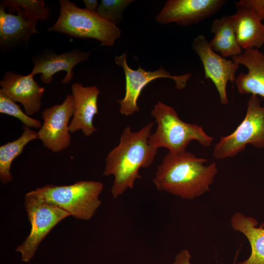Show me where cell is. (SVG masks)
Returning a JSON list of instances; mask_svg holds the SVG:
<instances>
[{
    "mask_svg": "<svg viewBox=\"0 0 264 264\" xmlns=\"http://www.w3.org/2000/svg\"><path fill=\"white\" fill-rule=\"evenodd\" d=\"M153 126L154 122L149 123L137 132L127 126L118 145L107 155L103 174L114 176L110 192L114 198L132 189L135 180L141 178L140 169L148 168L154 161L157 149L148 142Z\"/></svg>",
    "mask_w": 264,
    "mask_h": 264,
    "instance_id": "6da1fadb",
    "label": "cell"
},
{
    "mask_svg": "<svg viewBox=\"0 0 264 264\" xmlns=\"http://www.w3.org/2000/svg\"><path fill=\"white\" fill-rule=\"evenodd\" d=\"M207 161L190 152H169L157 167L154 183L158 191L194 199L210 190L217 173L216 163L205 165Z\"/></svg>",
    "mask_w": 264,
    "mask_h": 264,
    "instance_id": "7a4b0ae2",
    "label": "cell"
},
{
    "mask_svg": "<svg viewBox=\"0 0 264 264\" xmlns=\"http://www.w3.org/2000/svg\"><path fill=\"white\" fill-rule=\"evenodd\" d=\"M59 3V16L47 31L76 38L94 39L106 46L113 45L115 41L121 36L120 28L97 11L79 8L69 0H60Z\"/></svg>",
    "mask_w": 264,
    "mask_h": 264,
    "instance_id": "3957f363",
    "label": "cell"
},
{
    "mask_svg": "<svg viewBox=\"0 0 264 264\" xmlns=\"http://www.w3.org/2000/svg\"><path fill=\"white\" fill-rule=\"evenodd\" d=\"M151 114L157 124L156 130L151 133L148 142L153 147L165 148L169 152L180 153L186 151L189 143L198 141L201 145L209 147L214 138L207 134L202 127L184 122L171 107L160 101L151 110Z\"/></svg>",
    "mask_w": 264,
    "mask_h": 264,
    "instance_id": "277c9868",
    "label": "cell"
},
{
    "mask_svg": "<svg viewBox=\"0 0 264 264\" xmlns=\"http://www.w3.org/2000/svg\"><path fill=\"white\" fill-rule=\"evenodd\" d=\"M103 184L93 180H81L69 185L46 184L25 195L54 204L77 219L89 220L102 203L99 196Z\"/></svg>",
    "mask_w": 264,
    "mask_h": 264,
    "instance_id": "5b68a950",
    "label": "cell"
},
{
    "mask_svg": "<svg viewBox=\"0 0 264 264\" xmlns=\"http://www.w3.org/2000/svg\"><path fill=\"white\" fill-rule=\"evenodd\" d=\"M247 144L264 148V106H261L255 95H251L249 98L242 121L231 134L220 137L214 148L213 155L218 159L234 157Z\"/></svg>",
    "mask_w": 264,
    "mask_h": 264,
    "instance_id": "8992f818",
    "label": "cell"
},
{
    "mask_svg": "<svg viewBox=\"0 0 264 264\" xmlns=\"http://www.w3.org/2000/svg\"><path fill=\"white\" fill-rule=\"evenodd\" d=\"M24 207L31 224V230L15 251L21 254L22 262L28 263L50 231L60 221L71 215L54 204L27 195L25 196Z\"/></svg>",
    "mask_w": 264,
    "mask_h": 264,
    "instance_id": "52a82bcc",
    "label": "cell"
},
{
    "mask_svg": "<svg viewBox=\"0 0 264 264\" xmlns=\"http://www.w3.org/2000/svg\"><path fill=\"white\" fill-rule=\"evenodd\" d=\"M114 62L117 66L122 67L125 75V95L123 99L117 100L120 105L119 112L125 116L132 115L140 110L137 104L138 98L143 88L151 81L158 78H170L175 81L177 89H182L191 76V73L172 75L165 70L163 66L154 71H146L140 66L137 70H133L127 64L126 52L116 56Z\"/></svg>",
    "mask_w": 264,
    "mask_h": 264,
    "instance_id": "ba28073f",
    "label": "cell"
},
{
    "mask_svg": "<svg viewBox=\"0 0 264 264\" xmlns=\"http://www.w3.org/2000/svg\"><path fill=\"white\" fill-rule=\"evenodd\" d=\"M75 109L72 95H67L62 104L44 110L42 113L44 120L38 135L43 145L54 153L67 148L71 143L69 121Z\"/></svg>",
    "mask_w": 264,
    "mask_h": 264,
    "instance_id": "9c48e42d",
    "label": "cell"
},
{
    "mask_svg": "<svg viewBox=\"0 0 264 264\" xmlns=\"http://www.w3.org/2000/svg\"><path fill=\"white\" fill-rule=\"evenodd\" d=\"M191 45L202 64L205 77L211 79L215 86L221 104H227V84L228 82H235L240 65L216 53L204 35L200 34L196 37Z\"/></svg>",
    "mask_w": 264,
    "mask_h": 264,
    "instance_id": "30bf717a",
    "label": "cell"
},
{
    "mask_svg": "<svg viewBox=\"0 0 264 264\" xmlns=\"http://www.w3.org/2000/svg\"><path fill=\"white\" fill-rule=\"evenodd\" d=\"M227 2L226 0H169L155 20L160 24L175 22L187 26L215 14Z\"/></svg>",
    "mask_w": 264,
    "mask_h": 264,
    "instance_id": "8fae6325",
    "label": "cell"
},
{
    "mask_svg": "<svg viewBox=\"0 0 264 264\" xmlns=\"http://www.w3.org/2000/svg\"><path fill=\"white\" fill-rule=\"evenodd\" d=\"M90 54V52L84 51L77 48L59 54L52 50L44 49L32 57L33 67L31 73L34 75L41 73V82L49 84L54 74L65 71L66 74L61 83L67 84L73 77V69L75 66L87 60Z\"/></svg>",
    "mask_w": 264,
    "mask_h": 264,
    "instance_id": "7c38bea8",
    "label": "cell"
},
{
    "mask_svg": "<svg viewBox=\"0 0 264 264\" xmlns=\"http://www.w3.org/2000/svg\"><path fill=\"white\" fill-rule=\"evenodd\" d=\"M35 75H27L5 71L0 82V92L19 102L24 112L32 115L38 112L42 106V99L45 91L34 80Z\"/></svg>",
    "mask_w": 264,
    "mask_h": 264,
    "instance_id": "4fadbf2b",
    "label": "cell"
},
{
    "mask_svg": "<svg viewBox=\"0 0 264 264\" xmlns=\"http://www.w3.org/2000/svg\"><path fill=\"white\" fill-rule=\"evenodd\" d=\"M75 104L74 114L69 124L70 132L81 130L88 137L97 131L93 126V118L98 113L97 100L100 91L97 86L84 87L74 83L71 86Z\"/></svg>",
    "mask_w": 264,
    "mask_h": 264,
    "instance_id": "5bb4252c",
    "label": "cell"
},
{
    "mask_svg": "<svg viewBox=\"0 0 264 264\" xmlns=\"http://www.w3.org/2000/svg\"><path fill=\"white\" fill-rule=\"evenodd\" d=\"M231 59L248 69L247 73H240L235 80L239 92L264 98V54L257 49L250 48Z\"/></svg>",
    "mask_w": 264,
    "mask_h": 264,
    "instance_id": "9a60e30c",
    "label": "cell"
},
{
    "mask_svg": "<svg viewBox=\"0 0 264 264\" xmlns=\"http://www.w3.org/2000/svg\"><path fill=\"white\" fill-rule=\"evenodd\" d=\"M17 14L6 13L5 7L0 5V48L2 50L25 47L31 36L39 32L37 21L26 20L21 12Z\"/></svg>",
    "mask_w": 264,
    "mask_h": 264,
    "instance_id": "2e32d148",
    "label": "cell"
},
{
    "mask_svg": "<svg viewBox=\"0 0 264 264\" xmlns=\"http://www.w3.org/2000/svg\"><path fill=\"white\" fill-rule=\"evenodd\" d=\"M237 12L232 15L237 40L244 50L264 44V24L254 11L243 0L235 2Z\"/></svg>",
    "mask_w": 264,
    "mask_h": 264,
    "instance_id": "e0dca14e",
    "label": "cell"
},
{
    "mask_svg": "<svg viewBox=\"0 0 264 264\" xmlns=\"http://www.w3.org/2000/svg\"><path fill=\"white\" fill-rule=\"evenodd\" d=\"M258 221L250 217L236 213L231 219L233 229L243 234L251 245V252L246 260L234 264H264V227H258Z\"/></svg>",
    "mask_w": 264,
    "mask_h": 264,
    "instance_id": "ac0fdd59",
    "label": "cell"
},
{
    "mask_svg": "<svg viewBox=\"0 0 264 264\" xmlns=\"http://www.w3.org/2000/svg\"><path fill=\"white\" fill-rule=\"evenodd\" d=\"M210 31L214 36L209 41L210 45L221 57L231 58L242 53L237 40L232 16L226 15L214 20Z\"/></svg>",
    "mask_w": 264,
    "mask_h": 264,
    "instance_id": "d6986e66",
    "label": "cell"
},
{
    "mask_svg": "<svg viewBox=\"0 0 264 264\" xmlns=\"http://www.w3.org/2000/svg\"><path fill=\"white\" fill-rule=\"evenodd\" d=\"M22 129L20 137L0 147V180L3 184H7L13 180L10 169L13 160L22 153L29 142L39 139L37 132L24 125Z\"/></svg>",
    "mask_w": 264,
    "mask_h": 264,
    "instance_id": "ffe728a7",
    "label": "cell"
},
{
    "mask_svg": "<svg viewBox=\"0 0 264 264\" xmlns=\"http://www.w3.org/2000/svg\"><path fill=\"white\" fill-rule=\"evenodd\" d=\"M0 5L7 8L10 13L20 11L27 20H44L49 15V7L43 0H2Z\"/></svg>",
    "mask_w": 264,
    "mask_h": 264,
    "instance_id": "44dd1931",
    "label": "cell"
},
{
    "mask_svg": "<svg viewBox=\"0 0 264 264\" xmlns=\"http://www.w3.org/2000/svg\"><path fill=\"white\" fill-rule=\"evenodd\" d=\"M133 0H102L97 10L103 18L116 24L123 21V12Z\"/></svg>",
    "mask_w": 264,
    "mask_h": 264,
    "instance_id": "7402d4cb",
    "label": "cell"
},
{
    "mask_svg": "<svg viewBox=\"0 0 264 264\" xmlns=\"http://www.w3.org/2000/svg\"><path fill=\"white\" fill-rule=\"evenodd\" d=\"M0 113L17 118L24 125L30 128L39 130L42 126L39 120L33 118L23 112L16 102L1 92H0Z\"/></svg>",
    "mask_w": 264,
    "mask_h": 264,
    "instance_id": "603a6c76",
    "label": "cell"
},
{
    "mask_svg": "<svg viewBox=\"0 0 264 264\" xmlns=\"http://www.w3.org/2000/svg\"><path fill=\"white\" fill-rule=\"evenodd\" d=\"M243 1L254 11L262 21H264V0H243Z\"/></svg>",
    "mask_w": 264,
    "mask_h": 264,
    "instance_id": "cb8c5ba5",
    "label": "cell"
},
{
    "mask_svg": "<svg viewBox=\"0 0 264 264\" xmlns=\"http://www.w3.org/2000/svg\"><path fill=\"white\" fill-rule=\"evenodd\" d=\"M191 255L188 250H181L175 257L173 264H191Z\"/></svg>",
    "mask_w": 264,
    "mask_h": 264,
    "instance_id": "d4e9b609",
    "label": "cell"
},
{
    "mask_svg": "<svg viewBox=\"0 0 264 264\" xmlns=\"http://www.w3.org/2000/svg\"><path fill=\"white\" fill-rule=\"evenodd\" d=\"M83 2L86 6V9L93 11H96L98 6V1L97 0H84Z\"/></svg>",
    "mask_w": 264,
    "mask_h": 264,
    "instance_id": "484cf974",
    "label": "cell"
}]
</instances>
